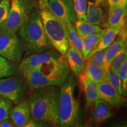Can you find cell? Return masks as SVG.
<instances>
[{
  "mask_svg": "<svg viewBox=\"0 0 127 127\" xmlns=\"http://www.w3.org/2000/svg\"><path fill=\"white\" fill-rule=\"evenodd\" d=\"M107 80L110 82L112 85L117 89L120 95H123L121 81L117 71H109L107 74Z\"/></svg>",
  "mask_w": 127,
  "mask_h": 127,
  "instance_id": "obj_28",
  "label": "cell"
},
{
  "mask_svg": "<svg viewBox=\"0 0 127 127\" xmlns=\"http://www.w3.org/2000/svg\"><path fill=\"white\" fill-rule=\"evenodd\" d=\"M48 9L65 27L68 21L74 24L77 20L72 0H48Z\"/></svg>",
  "mask_w": 127,
  "mask_h": 127,
  "instance_id": "obj_9",
  "label": "cell"
},
{
  "mask_svg": "<svg viewBox=\"0 0 127 127\" xmlns=\"http://www.w3.org/2000/svg\"><path fill=\"white\" fill-rule=\"evenodd\" d=\"M79 79V81L82 83L85 94L86 108L87 109H88L89 108L93 106L96 100L101 98L98 92L97 83L87 77L84 73Z\"/></svg>",
  "mask_w": 127,
  "mask_h": 127,
  "instance_id": "obj_15",
  "label": "cell"
},
{
  "mask_svg": "<svg viewBox=\"0 0 127 127\" xmlns=\"http://www.w3.org/2000/svg\"><path fill=\"white\" fill-rule=\"evenodd\" d=\"M14 125L10 118L5 119L0 122V127H13Z\"/></svg>",
  "mask_w": 127,
  "mask_h": 127,
  "instance_id": "obj_32",
  "label": "cell"
},
{
  "mask_svg": "<svg viewBox=\"0 0 127 127\" xmlns=\"http://www.w3.org/2000/svg\"><path fill=\"white\" fill-rule=\"evenodd\" d=\"M9 117L14 127H25L31 117L28 102L23 101L16 105L9 111Z\"/></svg>",
  "mask_w": 127,
  "mask_h": 127,
  "instance_id": "obj_13",
  "label": "cell"
},
{
  "mask_svg": "<svg viewBox=\"0 0 127 127\" xmlns=\"http://www.w3.org/2000/svg\"><path fill=\"white\" fill-rule=\"evenodd\" d=\"M11 4V0L0 1V25L7 20Z\"/></svg>",
  "mask_w": 127,
  "mask_h": 127,
  "instance_id": "obj_29",
  "label": "cell"
},
{
  "mask_svg": "<svg viewBox=\"0 0 127 127\" xmlns=\"http://www.w3.org/2000/svg\"><path fill=\"white\" fill-rule=\"evenodd\" d=\"M18 31L28 55L44 52L51 47L44 31L38 9L33 11Z\"/></svg>",
  "mask_w": 127,
  "mask_h": 127,
  "instance_id": "obj_3",
  "label": "cell"
},
{
  "mask_svg": "<svg viewBox=\"0 0 127 127\" xmlns=\"http://www.w3.org/2000/svg\"><path fill=\"white\" fill-rule=\"evenodd\" d=\"M118 36L116 41L111 44L106 49L104 55V66L102 68L107 73L110 71L111 63L114 58L127 46V30L125 24L123 27L119 32Z\"/></svg>",
  "mask_w": 127,
  "mask_h": 127,
  "instance_id": "obj_11",
  "label": "cell"
},
{
  "mask_svg": "<svg viewBox=\"0 0 127 127\" xmlns=\"http://www.w3.org/2000/svg\"><path fill=\"white\" fill-rule=\"evenodd\" d=\"M77 85V79L71 74L60 86L58 117L59 124L61 127H72L77 121L78 105L74 95Z\"/></svg>",
  "mask_w": 127,
  "mask_h": 127,
  "instance_id": "obj_4",
  "label": "cell"
},
{
  "mask_svg": "<svg viewBox=\"0 0 127 127\" xmlns=\"http://www.w3.org/2000/svg\"><path fill=\"white\" fill-rule=\"evenodd\" d=\"M125 24H124L118 25L117 26L108 27L106 29L105 32L104 33V35L102 36L101 42L98 44L97 47L89 54L88 57H87L86 61L88 60V58H90L95 52L99 50L107 49L109 46H110L111 44L115 40V38L118 35L120 30H121V28H123V27Z\"/></svg>",
  "mask_w": 127,
  "mask_h": 127,
  "instance_id": "obj_16",
  "label": "cell"
},
{
  "mask_svg": "<svg viewBox=\"0 0 127 127\" xmlns=\"http://www.w3.org/2000/svg\"><path fill=\"white\" fill-rule=\"evenodd\" d=\"M122 84L123 95L127 96V60H126L117 71Z\"/></svg>",
  "mask_w": 127,
  "mask_h": 127,
  "instance_id": "obj_27",
  "label": "cell"
},
{
  "mask_svg": "<svg viewBox=\"0 0 127 127\" xmlns=\"http://www.w3.org/2000/svg\"><path fill=\"white\" fill-rule=\"evenodd\" d=\"M106 29H104L99 33L89 35L82 39V54L85 61H86L89 54L97 47Z\"/></svg>",
  "mask_w": 127,
  "mask_h": 127,
  "instance_id": "obj_20",
  "label": "cell"
},
{
  "mask_svg": "<svg viewBox=\"0 0 127 127\" xmlns=\"http://www.w3.org/2000/svg\"><path fill=\"white\" fill-rule=\"evenodd\" d=\"M26 91L25 84L18 78H0V96L10 100L15 105L23 101Z\"/></svg>",
  "mask_w": 127,
  "mask_h": 127,
  "instance_id": "obj_7",
  "label": "cell"
},
{
  "mask_svg": "<svg viewBox=\"0 0 127 127\" xmlns=\"http://www.w3.org/2000/svg\"><path fill=\"white\" fill-rule=\"evenodd\" d=\"M32 91L28 102L32 118L54 125L59 124V87L51 85Z\"/></svg>",
  "mask_w": 127,
  "mask_h": 127,
  "instance_id": "obj_2",
  "label": "cell"
},
{
  "mask_svg": "<svg viewBox=\"0 0 127 127\" xmlns=\"http://www.w3.org/2000/svg\"><path fill=\"white\" fill-rule=\"evenodd\" d=\"M42 25L51 47L64 56L69 47V37L63 23L48 8L40 9Z\"/></svg>",
  "mask_w": 127,
  "mask_h": 127,
  "instance_id": "obj_5",
  "label": "cell"
},
{
  "mask_svg": "<svg viewBox=\"0 0 127 127\" xmlns=\"http://www.w3.org/2000/svg\"><path fill=\"white\" fill-rule=\"evenodd\" d=\"M105 2H107V0H101V5L104 4Z\"/></svg>",
  "mask_w": 127,
  "mask_h": 127,
  "instance_id": "obj_37",
  "label": "cell"
},
{
  "mask_svg": "<svg viewBox=\"0 0 127 127\" xmlns=\"http://www.w3.org/2000/svg\"><path fill=\"white\" fill-rule=\"evenodd\" d=\"M127 5V0H119L118 5Z\"/></svg>",
  "mask_w": 127,
  "mask_h": 127,
  "instance_id": "obj_35",
  "label": "cell"
},
{
  "mask_svg": "<svg viewBox=\"0 0 127 127\" xmlns=\"http://www.w3.org/2000/svg\"><path fill=\"white\" fill-rule=\"evenodd\" d=\"M105 51L106 49H105V50H99L95 52L90 58H88L87 60L94 64L95 65L102 67L104 66V55Z\"/></svg>",
  "mask_w": 127,
  "mask_h": 127,
  "instance_id": "obj_30",
  "label": "cell"
},
{
  "mask_svg": "<svg viewBox=\"0 0 127 127\" xmlns=\"http://www.w3.org/2000/svg\"><path fill=\"white\" fill-rule=\"evenodd\" d=\"M108 5V15L119 5V0H107Z\"/></svg>",
  "mask_w": 127,
  "mask_h": 127,
  "instance_id": "obj_31",
  "label": "cell"
},
{
  "mask_svg": "<svg viewBox=\"0 0 127 127\" xmlns=\"http://www.w3.org/2000/svg\"><path fill=\"white\" fill-rule=\"evenodd\" d=\"M93 107L92 121L94 124L104 123L112 117V107L104 99L100 98L96 100Z\"/></svg>",
  "mask_w": 127,
  "mask_h": 127,
  "instance_id": "obj_14",
  "label": "cell"
},
{
  "mask_svg": "<svg viewBox=\"0 0 127 127\" xmlns=\"http://www.w3.org/2000/svg\"><path fill=\"white\" fill-rule=\"evenodd\" d=\"M66 28L68 32L69 41L82 52V39L76 31L74 24L71 23L70 21H68L66 22Z\"/></svg>",
  "mask_w": 127,
  "mask_h": 127,
  "instance_id": "obj_22",
  "label": "cell"
},
{
  "mask_svg": "<svg viewBox=\"0 0 127 127\" xmlns=\"http://www.w3.org/2000/svg\"><path fill=\"white\" fill-rule=\"evenodd\" d=\"M23 48L16 33L0 31V55L11 61H20Z\"/></svg>",
  "mask_w": 127,
  "mask_h": 127,
  "instance_id": "obj_8",
  "label": "cell"
},
{
  "mask_svg": "<svg viewBox=\"0 0 127 127\" xmlns=\"http://www.w3.org/2000/svg\"><path fill=\"white\" fill-rule=\"evenodd\" d=\"M127 60V46L123 48V50L119 52L111 61L110 70L118 71L121 65Z\"/></svg>",
  "mask_w": 127,
  "mask_h": 127,
  "instance_id": "obj_25",
  "label": "cell"
},
{
  "mask_svg": "<svg viewBox=\"0 0 127 127\" xmlns=\"http://www.w3.org/2000/svg\"><path fill=\"white\" fill-rule=\"evenodd\" d=\"M97 88L101 99L107 102L111 107H119L125 105L126 100L108 80L97 83Z\"/></svg>",
  "mask_w": 127,
  "mask_h": 127,
  "instance_id": "obj_10",
  "label": "cell"
},
{
  "mask_svg": "<svg viewBox=\"0 0 127 127\" xmlns=\"http://www.w3.org/2000/svg\"><path fill=\"white\" fill-rule=\"evenodd\" d=\"M36 7V0H11L8 15L0 25V31L16 33Z\"/></svg>",
  "mask_w": 127,
  "mask_h": 127,
  "instance_id": "obj_6",
  "label": "cell"
},
{
  "mask_svg": "<svg viewBox=\"0 0 127 127\" xmlns=\"http://www.w3.org/2000/svg\"><path fill=\"white\" fill-rule=\"evenodd\" d=\"M40 9L48 8V0H38Z\"/></svg>",
  "mask_w": 127,
  "mask_h": 127,
  "instance_id": "obj_34",
  "label": "cell"
},
{
  "mask_svg": "<svg viewBox=\"0 0 127 127\" xmlns=\"http://www.w3.org/2000/svg\"><path fill=\"white\" fill-rule=\"evenodd\" d=\"M12 108V102L10 100L0 96V122L9 118V112Z\"/></svg>",
  "mask_w": 127,
  "mask_h": 127,
  "instance_id": "obj_26",
  "label": "cell"
},
{
  "mask_svg": "<svg viewBox=\"0 0 127 127\" xmlns=\"http://www.w3.org/2000/svg\"><path fill=\"white\" fill-rule=\"evenodd\" d=\"M0 1H1V0H0Z\"/></svg>",
  "mask_w": 127,
  "mask_h": 127,
  "instance_id": "obj_38",
  "label": "cell"
},
{
  "mask_svg": "<svg viewBox=\"0 0 127 127\" xmlns=\"http://www.w3.org/2000/svg\"><path fill=\"white\" fill-rule=\"evenodd\" d=\"M65 55L69 68L74 75L79 78L83 74L85 64L81 51L69 41V47Z\"/></svg>",
  "mask_w": 127,
  "mask_h": 127,
  "instance_id": "obj_12",
  "label": "cell"
},
{
  "mask_svg": "<svg viewBox=\"0 0 127 127\" xmlns=\"http://www.w3.org/2000/svg\"><path fill=\"white\" fill-rule=\"evenodd\" d=\"M72 3L77 20L86 21L87 0H72Z\"/></svg>",
  "mask_w": 127,
  "mask_h": 127,
  "instance_id": "obj_23",
  "label": "cell"
},
{
  "mask_svg": "<svg viewBox=\"0 0 127 127\" xmlns=\"http://www.w3.org/2000/svg\"><path fill=\"white\" fill-rule=\"evenodd\" d=\"M86 21L95 25L101 24L104 18V11L99 4L95 2L89 1L87 7Z\"/></svg>",
  "mask_w": 127,
  "mask_h": 127,
  "instance_id": "obj_18",
  "label": "cell"
},
{
  "mask_svg": "<svg viewBox=\"0 0 127 127\" xmlns=\"http://www.w3.org/2000/svg\"><path fill=\"white\" fill-rule=\"evenodd\" d=\"M76 31L82 39L91 35L97 34L104 29L100 28L98 25H95L84 20H77L74 24Z\"/></svg>",
  "mask_w": 127,
  "mask_h": 127,
  "instance_id": "obj_21",
  "label": "cell"
},
{
  "mask_svg": "<svg viewBox=\"0 0 127 127\" xmlns=\"http://www.w3.org/2000/svg\"><path fill=\"white\" fill-rule=\"evenodd\" d=\"M107 74L102 67L95 65L87 60V63L85 64L84 74L88 78L96 83H99L107 80Z\"/></svg>",
  "mask_w": 127,
  "mask_h": 127,
  "instance_id": "obj_17",
  "label": "cell"
},
{
  "mask_svg": "<svg viewBox=\"0 0 127 127\" xmlns=\"http://www.w3.org/2000/svg\"><path fill=\"white\" fill-rule=\"evenodd\" d=\"M15 74L14 68L8 60L0 55V78L11 77Z\"/></svg>",
  "mask_w": 127,
  "mask_h": 127,
  "instance_id": "obj_24",
  "label": "cell"
},
{
  "mask_svg": "<svg viewBox=\"0 0 127 127\" xmlns=\"http://www.w3.org/2000/svg\"><path fill=\"white\" fill-rule=\"evenodd\" d=\"M69 68L64 55L44 62L36 69L22 73L31 90L41 87H60L69 75Z\"/></svg>",
  "mask_w": 127,
  "mask_h": 127,
  "instance_id": "obj_1",
  "label": "cell"
},
{
  "mask_svg": "<svg viewBox=\"0 0 127 127\" xmlns=\"http://www.w3.org/2000/svg\"><path fill=\"white\" fill-rule=\"evenodd\" d=\"M41 121H39L35 120V119L32 118V119H30L28 123H27V124L25 125L26 127H40L41 126V124H40Z\"/></svg>",
  "mask_w": 127,
  "mask_h": 127,
  "instance_id": "obj_33",
  "label": "cell"
},
{
  "mask_svg": "<svg viewBox=\"0 0 127 127\" xmlns=\"http://www.w3.org/2000/svg\"><path fill=\"white\" fill-rule=\"evenodd\" d=\"M95 2H96L97 4H99L100 5H101V0H94Z\"/></svg>",
  "mask_w": 127,
  "mask_h": 127,
  "instance_id": "obj_36",
  "label": "cell"
},
{
  "mask_svg": "<svg viewBox=\"0 0 127 127\" xmlns=\"http://www.w3.org/2000/svg\"><path fill=\"white\" fill-rule=\"evenodd\" d=\"M127 6L118 5L109 14L108 20L103 26L108 28L125 24Z\"/></svg>",
  "mask_w": 127,
  "mask_h": 127,
  "instance_id": "obj_19",
  "label": "cell"
}]
</instances>
